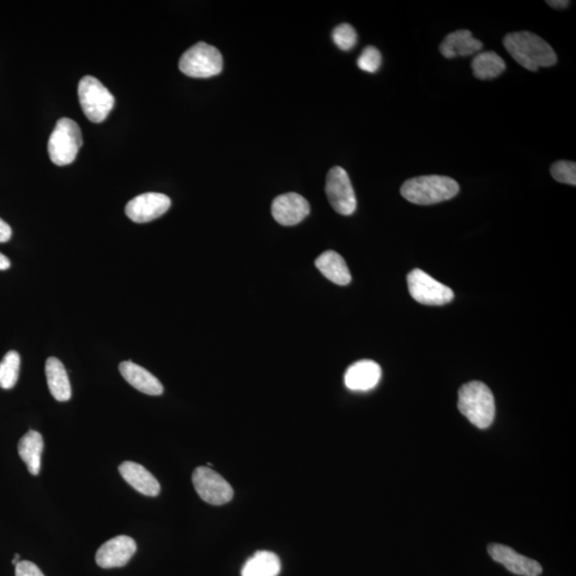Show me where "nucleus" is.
<instances>
[{
    "label": "nucleus",
    "instance_id": "6e6552de",
    "mask_svg": "<svg viewBox=\"0 0 576 576\" xmlns=\"http://www.w3.org/2000/svg\"><path fill=\"white\" fill-rule=\"evenodd\" d=\"M193 486L208 504L220 506L232 501L233 488L220 474L208 466H199L192 474Z\"/></svg>",
    "mask_w": 576,
    "mask_h": 576
},
{
    "label": "nucleus",
    "instance_id": "a878e982",
    "mask_svg": "<svg viewBox=\"0 0 576 576\" xmlns=\"http://www.w3.org/2000/svg\"><path fill=\"white\" fill-rule=\"evenodd\" d=\"M381 63V53L375 46H367L364 48L356 62L359 69L367 73L377 72L380 69Z\"/></svg>",
    "mask_w": 576,
    "mask_h": 576
},
{
    "label": "nucleus",
    "instance_id": "ddd939ff",
    "mask_svg": "<svg viewBox=\"0 0 576 576\" xmlns=\"http://www.w3.org/2000/svg\"><path fill=\"white\" fill-rule=\"evenodd\" d=\"M493 560L506 567L509 571L521 576H539L542 573L541 563L525 557L504 544L493 543L488 547Z\"/></svg>",
    "mask_w": 576,
    "mask_h": 576
},
{
    "label": "nucleus",
    "instance_id": "20e7f679",
    "mask_svg": "<svg viewBox=\"0 0 576 576\" xmlns=\"http://www.w3.org/2000/svg\"><path fill=\"white\" fill-rule=\"evenodd\" d=\"M83 145L80 126L69 118L60 119L48 142V154L57 166H68L76 160Z\"/></svg>",
    "mask_w": 576,
    "mask_h": 576
},
{
    "label": "nucleus",
    "instance_id": "1a4fd4ad",
    "mask_svg": "<svg viewBox=\"0 0 576 576\" xmlns=\"http://www.w3.org/2000/svg\"><path fill=\"white\" fill-rule=\"evenodd\" d=\"M326 193L329 203L337 213L353 215L356 210V198L353 184L346 170L333 167L326 181Z\"/></svg>",
    "mask_w": 576,
    "mask_h": 576
},
{
    "label": "nucleus",
    "instance_id": "c756f323",
    "mask_svg": "<svg viewBox=\"0 0 576 576\" xmlns=\"http://www.w3.org/2000/svg\"><path fill=\"white\" fill-rule=\"evenodd\" d=\"M11 263L7 257H5L3 253H0V270H7L10 268Z\"/></svg>",
    "mask_w": 576,
    "mask_h": 576
},
{
    "label": "nucleus",
    "instance_id": "4be33fe9",
    "mask_svg": "<svg viewBox=\"0 0 576 576\" xmlns=\"http://www.w3.org/2000/svg\"><path fill=\"white\" fill-rule=\"evenodd\" d=\"M472 70L478 80L490 81L505 72L506 63L496 53L484 52L477 54V56L473 59Z\"/></svg>",
    "mask_w": 576,
    "mask_h": 576
},
{
    "label": "nucleus",
    "instance_id": "b1692460",
    "mask_svg": "<svg viewBox=\"0 0 576 576\" xmlns=\"http://www.w3.org/2000/svg\"><path fill=\"white\" fill-rule=\"evenodd\" d=\"M332 39L339 50L347 52L356 46L357 34L356 29L349 24H341L333 30Z\"/></svg>",
    "mask_w": 576,
    "mask_h": 576
},
{
    "label": "nucleus",
    "instance_id": "5701e85b",
    "mask_svg": "<svg viewBox=\"0 0 576 576\" xmlns=\"http://www.w3.org/2000/svg\"><path fill=\"white\" fill-rule=\"evenodd\" d=\"M21 356L16 351H9L0 362V387L10 390L15 387L20 376Z\"/></svg>",
    "mask_w": 576,
    "mask_h": 576
},
{
    "label": "nucleus",
    "instance_id": "6ab92c4d",
    "mask_svg": "<svg viewBox=\"0 0 576 576\" xmlns=\"http://www.w3.org/2000/svg\"><path fill=\"white\" fill-rule=\"evenodd\" d=\"M317 269L329 281L341 285H348L351 282V275L345 259L336 251H326L315 260Z\"/></svg>",
    "mask_w": 576,
    "mask_h": 576
},
{
    "label": "nucleus",
    "instance_id": "9b49d317",
    "mask_svg": "<svg viewBox=\"0 0 576 576\" xmlns=\"http://www.w3.org/2000/svg\"><path fill=\"white\" fill-rule=\"evenodd\" d=\"M137 551V543L132 537L121 535L111 539L96 552L95 561L103 569L124 567Z\"/></svg>",
    "mask_w": 576,
    "mask_h": 576
},
{
    "label": "nucleus",
    "instance_id": "39448f33",
    "mask_svg": "<svg viewBox=\"0 0 576 576\" xmlns=\"http://www.w3.org/2000/svg\"><path fill=\"white\" fill-rule=\"evenodd\" d=\"M78 96L84 114L93 123H102L114 106V96L93 76H84L78 86Z\"/></svg>",
    "mask_w": 576,
    "mask_h": 576
},
{
    "label": "nucleus",
    "instance_id": "bb28decb",
    "mask_svg": "<svg viewBox=\"0 0 576 576\" xmlns=\"http://www.w3.org/2000/svg\"><path fill=\"white\" fill-rule=\"evenodd\" d=\"M15 576H45L35 563L23 561L15 566Z\"/></svg>",
    "mask_w": 576,
    "mask_h": 576
},
{
    "label": "nucleus",
    "instance_id": "c85d7f7f",
    "mask_svg": "<svg viewBox=\"0 0 576 576\" xmlns=\"http://www.w3.org/2000/svg\"><path fill=\"white\" fill-rule=\"evenodd\" d=\"M547 4L551 5L552 8L565 9L570 5V2H566V0H554V2H551V0H549Z\"/></svg>",
    "mask_w": 576,
    "mask_h": 576
},
{
    "label": "nucleus",
    "instance_id": "f257e3e1",
    "mask_svg": "<svg viewBox=\"0 0 576 576\" xmlns=\"http://www.w3.org/2000/svg\"><path fill=\"white\" fill-rule=\"evenodd\" d=\"M503 44L509 54L524 69L537 72L557 63L556 53L541 36L530 32L508 34Z\"/></svg>",
    "mask_w": 576,
    "mask_h": 576
},
{
    "label": "nucleus",
    "instance_id": "cd10ccee",
    "mask_svg": "<svg viewBox=\"0 0 576 576\" xmlns=\"http://www.w3.org/2000/svg\"><path fill=\"white\" fill-rule=\"evenodd\" d=\"M12 229L7 222L0 220V244L7 242L11 239Z\"/></svg>",
    "mask_w": 576,
    "mask_h": 576
},
{
    "label": "nucleus",
    "instance_id": "f3484780",
    "mask_svg": "<svg viewBox=\"0 0 576 576\" xmlns=\"http://www.w3.org/2000/svg\"><path fill=\"white\" fill-rule=\"evenodd\" d=\"M483 44L473 36L470 30H456L445 36L440 45V52L447 59L457 56L468 57L481 52Z\"/></svg>",
    "mask_w": 576,
    "mask_h": 576
},
{
    "label": "nucleus",
    "instance_id": "412c9836",
    "mask_svg": "<svg viewBox=\"0 0 576 576\" xmlns=\"http://www.w3.org/2000/svg\"><path fill=\"white\" fill-rule=\"evenodd\" d=\"M280 571V559L272 552L259 551L247 561L241 576H278Z\"/></svg>",
    "mask_w": 576,
    "mask_h": 576
},
{
    "label": "nucleus",
    "instance_id": "9d476101",
    "mask_svg": "<svg viewBox=\"0 0 576 576\" xmlns=\"http://www.w3.org/2000/svg\"><path fill=\"white\" fill-rule=\"evenodd\" d=\"M171 206V200L162 193L147 192L131 200L125 213L136 223H147L166 214Z\"/></svg>",
    "mask_w": 576,
    "mask_h": 576
},
{
    "label": "nucleus",
    "instance_id": "7c9ffc66",
    "mask_svg": "<svg viewBox=\"0 0 576 576\" xmlns=\"http://www.w3.org/2000/svg\"><path fill=\"white\" fill-rule=\"evenodd\" d=\"M20 561V555L15 554V560H14V561H12V565L16 566V565H17V563H18V562H20V561Z\"/></svg>",
    "mask_w": 576,
    "mask_h": 576
},
{
    "label": "nucleus",
    "instance_id": "a211bd4d",
    "mask_svg": "<svg viewBox=\"0 0 576 576\" xmlns=\"http://www.w3.org/2000/svg\"><path fill=\"white\" fill-rule=\"evenodd\" d=\"M45 374L53 397L58 402H68L72 396V389L68 373L62 361L57 357L47 359Z\"/></svg>",
    "mask_w": 576,
    "mask_h": 576
},
{
    "label": "nucleus",
    "instance_id": "423d86ee",
    "mask_svg": "<svg viewBox=\"0 0 576 576\" xmlns=\"http://www.w3.org/2000/svg\"><path fill=\"white\" fill-rule=\"evenodd\" d=\"M179 66L181 73L190 77H213L222 72V54L215 46L200 42L183 54Z\"/></svg>",
    "mask_w": 576,
    "mask_h": 576
},
{
    "label": "nucleus",
    "instance_id": "393cba45",
    "mask_svg": "<svg viewBox=\"0 0 576 576\" xmlns=\"http://www.w3.org/2000/svg\"><path fill=\"white\" fill-rule=\"evenodd\" d=\"M552 177L560 183L576 185V163L574 161H560L551 167Z\"/></svg>",
    "mask_w": 576,
    "mask_h": 576
},
{
    "label": "nucleus",
    "instance_id": "f03ea898",
    "mask_svg": "<svg viewBox=\"0 0 576 576\" xmlns=\"http://www.w3.org/2000/svg\"><path fill=\"white\" fill-rule=\"evenodd\" d=\"M459 184L444 175H423L405 181L400 193L410 203L433 205L447 201L458 195Z\"/></svg>",
    "mask_w": 576,
    "mask_h": 576
},
{
    "label": "nucleus",
    "instance_id": "7ed1b4c3",
    "mask_svg": "<svg viewBox=\"0 0 576 576\" xmlns=\"http://www.w3.org/2000/svg\"><path fill=\"white\" fill-rule=\"evenodd\" d=\"M458 409L473 425L486 429L495 417V400L493 392L481 381H471L460 387Z\"/></svg>",
    "mask_w": 576,
    "mask_h": 576
},
{
    "label": "nucleus",
    "instance_id": "aec40b11",
    "mask_svg": "<svg viewBox=\"0 0 576 576\" xmlns=\"http://www.w3.org/2000/svg\"><path fill=\"white\" fill-rule=\"evenodd\" d=\"M44 441L40 433L35 430L29 432L18 442V454L26 464L30 474H40L41 456L44 452Z\"/></svg>",
    "mask_w": 576,
    "mask_h": 576
},
{
    "label": "nucleus",
    "instance_id": "f8f14e48",
    "mask_svg": "<svg viewBox=\"0 0 576 576\" xmlns=\"http://www.w3.org/2000/svg\"><path fill=\"white\" fill-rule=\"evenodd\" d=\"M310 211V204L307 200L295 192L277 197L271 205L272 216L284 227L296 226L305 220Z\"/></svg>",
    "mask_w": 576,
    "mask_h": 576
},
{
    "label": "nucleus",
    "instance_id": "4468645a",
    "mask_svg": "<svg viewBox=\"0 0 576 576\" xmlns=\"http://www.w3.org/2000/svg\"><path fill=\"white\" fill-rule=\"evenodd\" d=\"M381 367L372 360L357 361L345 373V385L351 391L366 392L377 386L381 379Z\"/></svg>",
    "mask_w": 576,
    "mask_h": 576
},
{
    "label": "nucleus",
    "instance_id": "0eeeda50",
    "mask_svg": "<svg viewBox=\"0 0 576 576\" xmlns=\"http://www.w3.org/2000/svg\"><path fill=\"white\" fill-rule=\"evenodd\" d=\"M409 293L415 301L425 306H444L454 300L453 290L421 269L407 277Z\"/></svg>",
    "mask_w": 576,
    "mask_h": 576
},
{
    "label": "nucleus",
    "instance_id": "2eb2a0df",
    "mask_svg": "<svg viewBox=\"0 0 576 576\" xmlns=\"http://www.w3.org/2000/svg\"><path fill=\"white\" fill-rule=\"evenodd\" d=\"M119 472L124 481L139 493L153 497L161 493L159 481L142 464L125 461L119 466Z\"/></svg>",
    "mask_w": 576,
    "mask_h": 576
},
{
    "label": "nucleus",
    "instance_id": "dca6fc26",
    "mask_svg": "<svg viewBox=\"0 0 576 576\" xmlns=\"http://www.w3.org/2000/svg\"><path fill=\"white\" fill-rule=\"evenodd\" d=\"M119 369L123 378L139 392L151 396H160L163 393L161 381L138 364L125 361L120 364Z\"/></svg>",
    "mask_w": 576,
    "mask_h": 576
}]
</instances>
